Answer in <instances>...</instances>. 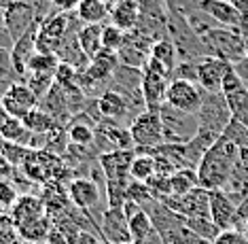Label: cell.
<instances>
[{
  "instance_id": "1",
  "label": "cell",
  "mask_w": 248,
  "mask_h": 244,
  "mask_svg": "<svg viewBox=\"0 0 248 244\" xmlns=\"http://www.w3.org/2000/svg\"><path fill=\"white\" fill-rule=\"evenodd\" d=\"M238 163H240V149L221 134L214 146L206 153L204 160L197 166L200 185L208 191L225 189V185L229 183Z\"/></svg>"
},
{
  "instance_id": "2",
  "label": "cell",
  "mask_w": 248,
  "mask_h": 244,
  "mask_svg": "<svg viewBox=\"0 0 248 244\" xmlns=\"http://www.w3.org/2000/svg\"><path fill=\"white\" fill-rule=\"evenodd\" d=\"M66 194H68V200L72 202V206L78 208L81 212H85L95 225H98V221H95L93 212H98V219H102L104 211L108 208V204H104L106 191L89 177L72 179L68 183V187H66Z\"/></svg>"
},
{
  "instance_id": "3",
  "label": "cell",
  "mask_w": 248,
  "mask_h": 244,
  "mask_svg": "<svg viewBox=\"0 0 248 244\" xmlns=\"http://www.w3.org/2000/svg\"><path fill=\"white\" fill-rule=\"evenodd\" d=\"M202 45H204L206 55L221 58L229 64H235L242 58H246L244 51V36L238 30L229 28H212L206 34H202Z\"/></svg>"
},
{
  "instance_id": "4",
  "label": "cell",
  "mask_w": 248,
  "mask_h": 244,
  "mask_svg": "<svg viewBox=\"0 0 248 244\" xmlns=\"http://www.w3.org/2000/svg\"><path fill=\"white\" fill-rule=\"evenodd\" d=\"M159 115H161V121H163V138H166V143L187 145L197 134V130H200L197 115H189V113L176 111L168 104H163L159 109Z\"/></svg>"
},
{
  "instance_id": "5",
  "label": "cell",
  "mask_w": 248,
  "mask_h": 244,
  "mask_svg": "<svg viewBox=\"0 0 248 244\" xmlns=\"http://www.w3.org/2000/svg\"><path fill=\"white\" fill-rule=\"evenodd\" d=\"M129 132H132V138H134V145L138 146V153L144 151H153L157 149L159 145L166 143L163 138V121H161V115L155 111H144L132 121L129 126Z\"/></svg>"
},
{
  "instance_id": "6",
  "label": "cell",
  "mask_w": 248,
  "mask_h": 244,
  "mask_svg": "<svg viewBox=\"0 0 248 244\" xmlns=\"http://www.w3.org/2000/svg\"><path fill=\"white\" fill-rule=\"evenodd\" d=\"M197 121H200V128L223 134V130L227 128V123L231 121V111H229L227 98H225L221 92H217V94L204 92L200 113H197Z\"/></svg>"
},
{
  "instance_id": "7",
  "label": "cell",
  "mask_w": 248,
  "mask_h": 244,
  "mask_svg": "<svg viewBox=\"0 0 248 244\" xmlns=\"http://www.w3.org/2000/svg\"><path fill=\"white\" fill-rule=\"evenodd\" d=\"M202 98H204V89L197 83L187 81V79H172L168 85L166 104L176 111L189 113V115H197L202 106Z\"/></svg>"
},
{
  "instance_id": "8",
  "label": "cell",
  "mask_w": 248,
  "mask_h": 244,
  "mask_svg": "<svg viewBox=\"0 0 248 244\" xmlns=\"http://www.w3.org/2000/svg\"><path fill=\"white\" fill-rule=\"evenodd\" d=\"M2 21H4V28H7L9 36L13 38V43H15L21 34H26L32 26L43 19L38 17L36 9L32 7L28 0H17V2H11L7 7H2Z\"/></svg>"
},
{
  "instance_id": "9",
  "label": "cell",
  "mask_w": 248,
  "mask_h": 244,
  "mask_svg": "<svg viewBox=\"0 0 248 244\" xmlns=\"http://www.w3.org/2000/svg\"><path fill=\"white\" fill-rule=\"evenodd\" d=\"M166 204L176 211L178 214H183L185 219H193V217H210V191L204 187H195L189 194L185 195H172L168 197Z\"/></svg>"
},
{
  "instance_id": "10",
  "label": "cell",
  "mask_w": 248,
  "mask_h": 244,
  "mask_svg": "<svg viewBox=\"0 0 248 244\" xmlns=\"http://www.w3.org/2000/svg\"><path fill=\"white\" fill-rule=\"evenodd\" d=\"M233 66L229 62H225L221 58H214V55H204V58L195 60V68H197V85H200L204 92L217 94L221 92L223 79L227 75V70Z\"/></svg>"
},
{
  "instance_id": "11",
  "label": "cell",
  "mask_w": 248,
  "mask_h": 244,
  "mask_svg": "<svg viewBox=\"0 0 248 244\" xmlns=\"http://www.w3.org/2000/svg\"><path fill=\"white\" fill-rule=\"evenodd\" d=\"M0 102H2L4 111H7L11 117L24 119L32 109H36L41 100H38L36 94L28 87L26 81H15L11 85L9 92L4 94V98H0Z\"/></svg>"
},
{
  "instance_id": "12",
  "label": "cell",
  "mask_w": 248,
  "mask_h": 244,
  "mask_svg": "<svg viewBox=\"0 0 248 244\" xmlns=\"http://www.w3.org/2000/svg\"><path fill=\"white\" fill-rule=\"evenodd\" d=\"M197 7H200V11H204L214 24H221L229 30H238L242 34L246 26V19L229 0H197Z\"/></svg>"
},
{
  "instance_id": "13",
  "label": "cell",
  "mask_w": 248,
  "mask_h": 244,
  "mask_svg": "<svg viewBox=\"0 0 248 244\" xmlns=\"http://www.w3.org/2000/svg\"><path fill=\"white\" fill-rule=\"evenodd\" d=\"M100 236L108 244H127L134 242L129 234V223L123 208H106L100 219Z\"/></svg>"
},
{
  "instance_id": "14",
  "label": "cell",
  "mask_w": 248,
  "mask_h": 244,
  "mask_svg": "<svg viewBox=\"0 0 248 244\" xmlns=\"http://www.w3.org/2000/svg\"><path fill=\"white\" fill-rule=\"evenodd\" d=\"M172 77L161 75L157 70L151 68H142V98L146 102V111H155L159 113V109L166 104V94H168V85H170Z\"/></svg>"
},
{
  "instance_id": "15",
  "label": "cell",
  "mask_w": 248,
  "mask_h": 244,
  "mask_svg": "<svg viewBox=\"0 0 248 244\" xmlns=\"http://www.w3.org/2000/svg\"><path fill=\"white\" fill-rule=\"evenodd\" d=\"M210 219L217 223L218 229L238 228V204L231 200L227 191H210Z\"/></svg>"
},
{
  "instance_id": "16",
  "label": "cell",
  "mask_w": 248,
  "mask_h": 244,
  "mask_svg": "<svg viewBox=\"0 0 248 244\" xmlns=\"http://www.w3.org/2000/svg\"><path fill=\"white\" fill-rule=\"evenodd\" d=\"M43 21H38L28 30L26 34H21L17 41L11 47V62H13V70L17 72V77L24 81L26 72H28V62L36 53V36H38V28Z\"/></svg>"
},
{
  "instance_id": "17",
  "label": "cell",
  "mask_w": 248,
  "mask_h": 244,
  "mask_svg": "<svg viewBox=\"0 0 248 244\" xmlns=\"http://www.w3.org/2000/svg\"><path fill=\"white\" fill-rule=\"evenodd\" d=\"M136 157V149L129 151H108L98 157L100 168L104 170L106 180H132L129 179V168Z\"/></svg>"
},
{
  "instance_id": "18",
  "label": "cell",
  "mask_w": 248,
  "mask_h": 244,
  "mask_svg": "<svg viewBox=\"0 0 248 244\" xmlns=\"http://www.w3.org/2000/svg\"><path fill=\"white\" fill-rule=\"evenodd\" d=\"M123 211H125V217H127V223H129V234H132V240L136 244H140L144 238H149L155 231L153 221H151L149 212H146L144 208H140L136 202L127 200L125 204H123Z\"/></svg>"
},
{
  "instance_id": "19",
  "label": "cell",
  "mask_w": 248,
  "mask_h": 244,
  "mask_svg": "<svg viewBox=\"0 0 248 244\" xmlns=\"http://www.w3.org/2000/svg\"><path fill=\"white\" fill-rule=\"evenodd\" d=\"M140 87H142V70H140V68L119 64V68L115 70V75H112L106 89H115V92L125 96V98H132V96L142 92Z\"/></svg>"
},
{
  "instance_id": "20",
  "label": "cell",
  "mask_w": 248,
  "mask_h": 244,
  "mask_svg": "<svg viewBox=\"0 0 248 244\" xmlns=\"http://www.w3.org/2000/svg\"><path fill=\"white\" fill-rule=\"evenodd\" d=\"M98 106H100V113H102L104 119H112V121H123L132 115L129 111V102L123 94L115 92V89H104L102 94L98 96ZM134 119V115H132ZM132 126V123H129Z\"/></svg>"
},
{
  "instance_id": "21",
  "label": "cell",
  "mask_w": 248,
  "mask_h": 244,
  "mask_svg": "<svg viewBox=\"0 0 248 244\" xmlns=\"http://www.w3.org/2000/svg\"><path fill=\"white\" fill-rule=\"evenodd\" d=\"M11 221H13V228L17 229L21 225L30 223V221H34L38 217H43L45 212V202L43 197H34V195H19V200L15 202V206L11 208Z\"/></svg>"
},
{
  "instance_id": "22",
  "label": "cell",
  "mask_w": 248,
  "mask_h": 244,
  "mask_svg": "<svg viewBox=\"0 0 248 244\" xmlns=\"http://www.w3.org/2000/svg\"><path fill=\"white\" fill-rule=\"evenodd\" d=\"M108 21L123 32L136 30L140 21V2H136V0H119L115 7H110Z\"/></svg>"
},
{
  "instance_id": "23",
  "label": "cell",
  "mask_w": 248,
  "mask_h": 244,
  "mask_svg": "<svg viewBox=\"0 0 248 244\" xmlns=\"http://www.w3.org/2000/svg\"><path fill=\"white\" fill-rule=\"evenodd\" d=\"M66 134H68V143L78 146H93L95 143V123L87 115L78 113L70 119L66 126Z\"/></svg>"
},
{
  "instance_id": "24",
  "label": "cell",
  "mask_w": 248,
  "mask_h": 244,
  "mask_svg": "<svg viewBox=\"0 0 248 244\" xmlns=\"http://www.w3.org/2000/svg\"><path fill=\"white\" fill-rule=\"evenodd\" d=\"M77 17L81 19V24H104L110 15V9L104 0H81L78 9L75 11Z\"/></svg>"
},
{
  "instance_id": "25",
  "label": "cell",
  "mask_w": 248,
  "mask_h": 244,
  "mask_svg": "<svg viewBox=\"0 0 248 244\" xmlns=\"http://www.w3.org/2000/svg\"><path fill=\"white\" fill-rule=\"evenodd\" d=\"M102 26L104 24H89L81 26V30H78V45H81V49L85 51V55L89 60H93L95 55L100 53L104 47H102Z\"/></svg>"
},
{
  "instance_id": "26",
  "label": "cell",
  "mask_w": 248,
  "mask_h": 244,
  "mask_svg": "<svg viewBox=\"0 0 248 244\" xmlns=\"http://www.w3.org/2000/svg\"><path fill=\"white\" fill-rule=\"evenodd\" d=\"M19 236V240H26V242H47V236L51 231V219L49 214H43L30 223L21 225V228L15 229Z\"/></svg>"
},
{
  "instance_id": "27",
  "label": "cell",
  "mask_w": 248,
  "mask_h": 244,
  "mask_svg": "<svg viewBox=\"0 0 248 244\" xmlns=\"http://www.w3.org/2000/svg\"><path fill=\"white\" fill-rule=\"evenodd\" d=\"M0 136H2V140H7V143H15V145H21V146H28V149H30L32 136L34 134L24 126L21 119L11 117L9 121L0 128Z\"/></svg>"
},
{
  "instance_id": "28",
  "label": "cell",
  "mask_w": 248,
  "mask_h": 244,
  "mask_svg": "<svg viewBox=\"0 0 248 244\" xmlns=\"http://www.w3.org/2000/svg\"><path fill=\"white\" fill-rule=\"evenodd\" d=\"M21 121H24V126L30 130L32 134H49V132H53V130L62 128V126H58V121H55L49 113H45L43 109H38V106L32 109Z\"/></svg>"
},
{
  "instance_id": "29",
  "label": "cell",
  "mask_w": 248,
  "mask_h": 244,
  "mask_svg": "<svg viewBox=\"0 0 248 244\" xmlns=\"http://www.w3.org/2000/svg\"><path fill=\"white\" fill-rule=\"evenodd\" d=\"M151 58L161 62L163 66L168 68V70H172L174 75V68L178 64V51H176V45L172 43L170 36L166 38H159V41L153 43V49H151Z\"/></svg>"
},
{
  "instance_id": "30",
  "label": "cell",
  "mask_w": 248,
  "mask_h": 244,
  "mask_svg": "<svg viewBox=\"0 0 248 244\" xmlns=\"http://www.w3.org/2000/svg\"><path fill=\"white\" fill-rule=\"evenodd\" d=\"M157 174L155 168V157L151 153H138L132 162V168H129V179L138 180V183H146Z\"/></svg>"
},
{
  "instance_id": "31",
  "label": "cell",
  "mask_w": 248,
  "mask_h": 244,
  "mask_svg": "<svg viewBox=\"0 0 248 244\" xmlns=\"http://www.w3.org/2000/svg\"><path fill=\"white\" fill-rule=\"evenodd\" d=\"M170 187H172V195H185L191 189L200 187V179H197V170L195 168H183L170 177ZM170 195V197H172Z\"/></svg>"
},
{
  "instance_id": "32",
  "label": "cell",
  "mask_w": 248,
  "mask_h": 244,
  "mask_svg": "<svg viewBox=\"0 0 248 244\" xmlns=\"http://www.w3.org/2000/svg\"><path fill=\"white\" fill-rule=\"evenodd\" d=\"M231 111V119H235L238 123H242L244 128H248V87L244 85L238 92L225 96Z\"/></svg>"
},
{
  "instance_id": "33",
  "label": "cell",
  "mask_w": 248,
  "mask_h": 244,
  "mask_svg": "<svg viewBox=\"0 0 248 244\" xmlns=\"http://www.w3.org/2000/svg\"><path fill=\"white\" fill-rule=\"evenodd\" d=\"M161 238L166 244H212L204 240V238H200L191 228H187V223L176 225V228L170 229L168 234H163Z\"/></svg>"
},
{
  "instance_id": "34",
  "label": "cell",
  "mask_w": 248,
  "mask_h": 244,
  "mask_svg": "<svg viewBox=\"0 0 248 244\" xmlns=\"http://www.w3.org/2000/svg\"><path fill=\"white\" fill-rule=\"evenodd\" d=\"M185 223H187V228H191L197 236L204 238V240H208V242H214V240H217V236L223 231V229H218V228H217V223H214L210 217H193V219H185Z\"/></svg>"
},
{
  "instance_id": "35",
  "label": "cell",
  "mask_w": 248,
  "mask_h": 244,
  "mask_svg": "<svg viewBox=\"0 0 248 244\" xmlns=\"http://www.w3.org/2000/svg\"><path fill=\"white\" fill-rule=\"evenodd\" d=\"M60 64L62 62L55 53H41V51H36L30 58V62H28V72H53L55 75Z\"/></svg>"
},
{
  "instance_id": "36",
  "label": "cell",
  "mask_w": 248,
  "mask_h": 244,
  "mask_svg": "<svg viewBox=\"0 0 248 244\" xmlns=\"http://www.w3.org/2000/svg\"><path fill=\"white\" fill-rule=\"evenodd\" d=\"M24 81L28 83V87H30L32 92L36 94V98L41 100L43 96L53 87V83H55V75H53V72H28Z\"/></svg>"
},
{
  "instance_id": "37",
  "label": "cell",
  "mask_w": 248,
  "mask_h": 244,
  "mask_svg": "<svg viewBox=\"0 0 248 244\" xmlns=\"http://www.w3.org/2000/svg\"><path fill=\"white\" fill-rule=\"evenodd\" d=\"M117 55H119V62H121L123 66L140 68V70L146 66V62H149V58H151L149 53H144V51L132 47V45H123V47L117 51Z\"/></svg>"
},
{
  "instance_id": "38",
  "label": "cell",
  "mask_w": 248,
  "mask_h": 244,
  "mask_svg": "<svg viewBox=\"0 0 248 244\" xmlns=\"http://www.w3.org/2000/svg\"><path fill=\"white\" fill-rule=\"evenodd\" d=\"M125 45V32L119 30L117 26H112L110 21L102 26V47L106 51H119Z\"/></svg>"
},
{
  "instance_id": "39",
  "label": "cell",
  "mask_w": 248,
  "mask_h": 244,
  "mask_svg": "<svg viewBox=\"0 0 248 244\" xmlns=\"http://www.w3.org/2000/svg\"><path fill=\"white\" fill-rule=\"evenodd\" d=\"M19 200V189L11 179H0V212H11Z\"/></svg>"
},
{
  "instance_id": "40",
  "label": "cell",
  "mask_w": 248,
  "mask_h": 244,
  "mask_svg": "<svg viewBox=\"0 0 248 244\" xmlns=\"http://www.w3.org/2000/svg\"><path fill=\"white\" fill-rule=\"evenodd\" d=\"M223 136L227 140H231L238 149H248V128H244L235 119H231L227 123V128L223 130Z\"/></svg>"
},
{
  "instance_id": "41",
  "label": "cell",
  "mask_w": 248,
  "mask_h": 244,
  "mask_svg": "<svg viewBox=\"0 0 248 244\" xmlns=\"http://www.w3.org/2000/svg\"><path fill=\"white\" fill-rule=\"evenodd\" d=\"M244 85H246V83L242 81L240 75L233 70V66H231L229 70H227V75H225V79H223L221 94H223V96H229V94H233V92H238V89H242ZM246 87H248V85H246Z\"/></svg>"
},
{
  "instance_id": "42",
  "label": "cell",
  "mask_w": 248,
  "mask_h": 244,
  "mask_svg": "<svg viewBox=\"0 0 248 244\" xmlns=\"http://www.w3.org/2000/svg\"><path fill=\"white\" fill-rule=\"evenodd\" d=\"M212 244H246V236H244V231H242L240 228L223 229Z\"/></svg>"
},
{
  "instance_id": "43",
  "label": "cell",
  "mask_w": 248,
  "mask_h": 244,
  "mask_svg": "<svg viewBox=\"0 0 248 244\" xmlns=\"http://www.w3.org/2000/svg\"><path fill=\"white\" fill-rule=\"evenodd\" d=\"M0 77H9L19 81L17 72L13 70V62H11V49L7 47H0Z\"/></svg>"
},
{
  "instance_id": "44",
  "label": "cell",
  "mask_w": 248,
  "mask_h": 244,
  "mask_svg": "<svg viewBox=\"0 0 248 244\" xmlns=\"http://www.w3.org/2000/svg\"><path fill=\"white\" fill-rule=\"evenodd\" d=\"M68 244H108L104 242V238L95 231H77L72 238H68Z\"/></svg>"
},
{
  "instance_id": "45",
  "label": "cell",
  "mask_w": 248,
  "mask_h": 244,
  "mask_svg": "<svg viewBox=\"0 0 248 244\" xmlns=\"http://www.w3.org/2000/svg\"><path fill=\"white\" fill-rule=\"evenodd\" d=\"M81 0H51V9L55 13H72L78 9Z\"/></svg>"
},
{
  "instance_id": "46",
  "label": "cell",
  "mask_w": 248,
  "mask_h": 244,
  "mask_svg": "<svg viewBox=\"0 0 248 244\" xmlns=\"http://www.w3.org/2000/svg\"><path fill=\"white\" fill-rule=\"evenodd\" d=\"M15 172H17V168H15L13 163L0 153V179H13Z\"/></svg>"
},
{
  "instance_id": "47",
  "label": "cell",
  "mask_w": 248,
  "mask_h": 244,
  "mask_svg": "<svg viewBox=\"0 0 248 244\" xmlns=\"http://www.w3.org/2000/svg\"><path fill=\"white\" fill-rule=\"evenodd\" d=\"M17 240H19V236L15 231V228L0 229V244H17Z\"/></svg>"
},
{
  "instance_id": "48",
  "label": "cell",
  "mask_w": 248,
  "mask_h": 244,
  "mask_svg": "<svg viewBox=\"0 0 248 244\" xmlns=\"http://www.w3.org/2000/svg\"><path fill=\"white\" fill-rule=\"evenodd\" d=\"M233 70L240 75V79L248 85V58H242L240 62H235L233 64Z\"/></svg>"
},
{
  "instance_id": "49",
  "label": "cell",
  "mask_w": 248,
  "mask_h": 244,
  "mask_svg": "<svg viewBox=\"0 0 248 244\" xmlns=\"http://www.w3.org/2000/svg\"><path fill=\"white\" fill-rule=\"evenodd\" d=\"M229 2L240 11V15L244 17V19H248V0H229Z\"/></svg>"
},
{
  "instance_id": "50",
  "label": "cell",
  "mask_w": 248,
  "mask_h": 244,
  "mask_svg": "<svg viewBox=\"0 0 248 244\" xmlns=\"http://www.w3.org/2000/svg\"><path fill=\"white\" fill-rule=\"evenodd\" d=\"M15 83V79H9V77H0V98H4V94L11 89V85Z\"/></svg>"
},
{
  "instance_id": "51",
  "label": "cell",
  "mask_w": 248,
  "mask_h": 244,
  "mask_svg": "<svg viewBox=\"0 0 248 244\" xmlns=\"http://www.w3.org/2000/svg\"><path fill=\"white\" fill-rule=\"evenodd\" d=\"M140 244H166V242H163V238L157 234V231H153V234H151L149 238H144V240L140 242Z\"/></svg>"
},
{
  "instance_id": "52",
  "label": "cell",
  "mask_w": 248,
  "mask_h": 244,
  "mask_svg": "<svg viewBox=\"0 0 248 244\" xmlns=\"http://www.w3.org/2000/svg\"><path fill=\"white\" fill-rule=\"evenodd\" d=\"M240 166L248 172V149H240Z\"/></svg>"
},
{
  "instance_id": "53",
  "label": "cell",
  "mask_w": 248,
  "mask_h": 244,
  "mask_svg": "<svg viewBox=\"0 0 248 244\" xmlns=\"http://www.w3.org/2000/svg\"><path fill=\"white\" fill-rule=\"evenodd\" d=\"M242 231H244V236H246V244H248V221L244 223V228H242Z\"/></svg>"
},
{
  "instance_id": "54",
  "label": "cell",
  "mask_w": 248,
  "mask_h": 244,
  "mask_svg": "<svg viewBox=\"0 0 248 244\" xmlns=\"http://www.w3.org/2000/svg\"><path fill=\"white\" fill-rule=\"evenodd\" d=\"M104 2H106V4H108V9H110V7H115V4H117V2H119V0H104Z\"/></svg>"
},
{
  "instance_id": "55",
  "label": "cell",
  "mask_w": 248,
  "mask_h": 244,
  "mask_svg": "<svg viewBox=\"0 0 248 244\" xmlns=\"http://www.w3.org/2000/svg\"><path fill=\"white\" fill-rule=\"evenodd\" d=\"M244 51H246V58H248V36L244 38Z\"/></svg>"
},
{
  "instance_id": "56",
  "label": "cell",
  "mask_w": 248,
  "mask_h": 244,
  "mask_svg": "<svg viewBox=\"0 0 248 244\" xmlns=\"http://www.w3.org/2000/svg\"><path fill=\"white\" fill-rule=\"evenodd\" d=\"M0 145H2V136H0Z\"/></svg>"
},
{
  "instance_id": "57",
  "label": "cell",
  "mask_w": 248,
  "mask_h": 244,
  "mask_svg": "<svg viewBox=\"0 0 248 244\" xmlns=\"http://www.w3.org/2000/svg\"><path fill=\"white\" fill-rule=\"evenodd\" d=\"M136 2H142V0H136Z\"/></svg>"
}]
</instances>
